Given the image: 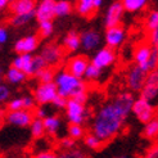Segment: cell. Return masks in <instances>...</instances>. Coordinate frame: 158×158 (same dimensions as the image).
I'll use <instances>...</instances> for the list:
<instances>
[{
  "label": "cell",
  "instance_id": "32",
  "mask_svg": "<svg viewBox=\"0 0 158 158\" xmlns=\"http://www.w3.org/2000/svg\"><path fill=\"white\" fill-rule=\"evenodd\" d=\"M36 77L39 78L40 82H52V81H54L55 75H54V71L50 67L46 66L41 71H39V72L36 73Z\"/></svg>",
  "mask_w": 158,
  "mask_h": 158
},
{
  "label": "cell",
  "instance_id": "6",
  "mask_svg": "<svg viewBox=\"0 0 158 158\" xmlns=\"http://www.w3.org/2000/svg\"><path fill=\"white\" fill-rule=\"evenodd\" d=\"M132 113L136 116V118L143 122V123H147L148 121H151L152 118L154 117V107H153V103H151L149 100L144 99V98H139V99H135L132 104Z\"/></svg>",
  "mask_w": 158,
  "mask_h": 158
},
{
  "label": "cell",
  "instance_id": "41",
  "mask_svg": "<svg viewBox=\"0 0 158 158\" xmlns=\"http://www.w3.org/2000/svg\"><path fill=\"white\" fill-rule=\"evenodd\" d=\"M60 145H62L63 148L68 149V151H69V149H73V147H75V139H73V138H71V136L62 139Z\"/></svg>",
  "mask_w": 158,
  "mask_h": 158
},
{
  "label": "cell",
  "instance_id": "1",
  "mask_svg": "<svg viewBox=\"0 0 158 158\" xmlns=\"http://www.w3.org/2000/svg\"><path fill=\"white\" fill-rule=\"evenodd\" d=\"M134 102L132 94H118L98 110L93 123V132L103 141L113 139L123 129L129 114L132 112Z\"/></svg>",
  "mask_w": 158,
  "mask_h": 158
},
{
  "label": "cell",
  "instance_id": "9",
  "mask_svg": "<svg viewBox=\"0 0 158 158\" xmlns=\"http://www.w3.org/2000/svg\"><path fill=\"white\" fill-rule=\"evenodd\" d=\"M114 62H116V53L112 48H109V46L99 49L95 54H94V57L91 59L93 64H95L97 67H99L102 69L110 67Z\"/></svg>",
  "mask_w": 158,
  "mask_h": 158
},
{
  "label": "cell",
  "instance_id": "38",
  "mask_svg": "<svg viewBox=\"0 0 158 158\" xmlns=\"http://www.w3.org/2000/svg\"><path fill=\"white\" fill-rule=\"evenodd\" d=\"M23 98H14L9 100L8 103V109L9 110H17V109H23Z\"/></svg>",
  "mask_w": 158,
  "mask_h": 158
},
{
  "label": "cell",
  "instance_id": "17",
  "mask_svg": "<svg viewBox=\"0 0 158 158\" xmlns=\"http://www.w3.org/2000/svg\"><path fill=\"white\" fill-rule=\"evenodd\" d=\"M36 5V0H13L9 4V9L13 14H22L35 10Z\"/></svg>",
  "mask_w": 158,
  "mask_h": 158
},
{
  "label": "cell",
  "instance_id": "3",
  "mask_svg": "<svg viewBox=\"0 0 158 158\" xmlns=\"http://www.w3.org/2000/svg\"><path fill=\"white\" fill-rule=\"evenodd\" d=\"M66 114L71 123L82 125L88 117V110L84 103L76 100L75 98H69L66 104Z\"/></svg>",
  "mask_w": 158,
  "mask_h": 158
},
{
  "label": "cell",
  "instance_id": "27",
  "mask_svg": "<svg viewBox=\"0 0 158 158\" xmlns=\"http://www.w3.org/2000/svg\"><path fill=\"white\" fill-rule=\"evenodd\" d=\"M72 12V4L69 0H57L55 2V17H66Z\"/></svg>",
  "mask_w": 158,
  "mask_h": 158
},
{
  "label": "cell",
  "instance_id": "16",
  "mask_svg": "<svg viewBox=\"0 0 158 158\" xmlns=\"http://www.w3.org/2000/svg\"><path fill=\"white\" fill-rule=\"evenodd\" d=\"M80 36H81V46L86 52L95 50L102 43L100 35L97 32V31H93V30L85 31V32H82Z\"/></svg>",
  "mask_w": 158,
  "mask_h": 158
},
{
  "label": "cell",
  "instance_id": "28",
  "mask_svg": "<svg viewBox=\"0 0 158 158\" xmlns=\"http://www.w3.org/2000/svg\"><path fill=\"white\" fill-rule=\"evenodd\" d=\"M143 135L147 139H156L158 136V118H152L151 121H148L144 126Z\"/></svg>",
  "mask_w": 158,
  "mask_h": 158
},
{
  "label": "cell",
  "instance_id": "11",
  "mask_svg": "<svg viewBox=\"0 0 158 158\" xmlns=\"http://www.w3.org/2000/svg\"><path fill=\"white\" fill-rule=\"evenodd\" d=\"M55 2L57 0H40L35 9V18L37 22L52 21L55 17Z\"/></svg>",
  "mask_w": 158,
  "mask_h": 158
},
{
  "label": "cell",
  "instance_id": "7",
  "mask_svg": "<svg viewBox=\"0 0 158 158\" xmlns=\"http://www.w3.org/2000/svg\"><path fill=\"white\" fill-rule=\"evenodd\" d=\"M5 120L8 123H10L17 127H27L34 121V113L31 109H17V110H9L5 116Z\"/></svg>",
  "mask_w": 158,
  "mask_h": 158
},
{
  "label": "cell",
  "instance_id": "14",
  "mask_svg": "<svg viewBox=\"0 0 158 158\" xmlns=\"http://www.w3.org/2000/svg\"><path fill=\"white\" fill-rule=\"evenodd\" d=\"M41 55L43 58L45 59V62L48 63V66H57L58 63L62 59V55L63 52L59 48L58 45H54V44H49V45H45L43 50H41Z\"/></svg>",
  "mask_w": 158,
  "mask_h": 158
},
{
  "label": "cell",
  "instance_id": "30",
  "mask_svg": "<svg viewBox=\"0 0 158 158\" xmlns=\"http://www.w3.org/2000/svg\"><path fill=\"white\" fill-rule=\"evenodd\" d=\"M102 73H103L102 72V68L97 67L95 64H93V63H89L88 68H86V71H85L84 77L89 81H97L102 77Z\"/></svg>",
  "mask_w": 158,
  "mask_h": 158
},
{
  "label": "cell",
  "instance_id": "10",
  "mask_svg": "<svg viewBox=\"0 0 158 158\" xmlns=\"http://www.w3.org/2000/svg\"><path fill=\"white\" fill-rule=\"evenodd\" d=\"M125 8L122 2H114L113 4H110L109 8L107 9L106 17H104V25L106 27H112L120 25V22L122 21L123 13H125Z\"/></svg>",
  "mask_w": 158,
  "mask_h": 158
},
{
  "label": "cell",
  "instance_id": "53",
  "mask_svg": "<svg viewBox=\"0 0 158 158\" xmlns=\"http://www.w3.org/2000/svg\"><path fill=\"white\" fill-rule=\"evenodd\" d=\"M0 46H2V45H0Z\"/></svg>",
  "mask_w": 158,
  "mask_h": 158
},
{
  "label": "cell",
  "instance_id": "37",
  "mask_svg": "<svg viewBox=\"0 0 158 158\" xmlns=\"http://www.w3.org/2000/svg\"><path fill=\"white\" fill-rule=\"evenodd\" d=\"M10 98V89L5 84H0V104L5 103Z\"/></svg>",
  "mask_w": 158,
  "mask_h": 158
},
{
  "label": "cell",
  "instance_id": "13",
  "mask_svg": "<svg viewBox=\"0 0 158 158\" xmlns=\"http://www.w3.org/2000/svg\"><path fill=\"white\" fill-rule=\"evenodd\" d=\"M39 46V37L36 35H28L25 37H21L19 40L15 41L14 50L15 53H32Z\"/></svg>",
  "mask_w": 158,
  "mask_h": 158
},
{
  "label": "cell",
  "instance_id": "36",
  "mask_svg": "<svg viewBox=\"0 0 158 158\" xmlns=\"http://www.w3.org/2000/svg\"><path fill=\"white\" fill-rule=\"evenodd\" d=\"M145 25H147L149 31H152L154 27H157V25H158V10H153L148 14Z\"/></svg>",
  "mask_w": 158,
  "mask_h": 158
},
{
  "label": "cell",
  "instance_id": "2",
  "mask_svg": "<svg viewBox=\"0 0 158 158\" xmlns=\"http://www.w3.org/2000/svg\"><path fill=\"white\" fill-rule=\"evenodd\" d=\"M54 82L57 85L58 94L67 99L76 97L78 93L86 91V85L81 77L75 76L67 69L59 71L54 77Z\"/></svg>",
  "mask_w": 158,
  "mask_h": 158
},
{
  "label": "cell",
  "instance_id": "40",
  "mask_svg": "<svg viewBox=\"0 0 158 158\" xmlns=\"http://www.w3.org/2000/svg\"><path fill=\"white\" fill-rule=\"evenodd\" d=\"M62 157L63 158H84L86 156L80 151H72V149H69L67 153H63Z\"/></svg>",
  "mask_w": 158,
  "mask_h": 158
},
{
  "label": "cell",
  "instance_id": "50",
  "mask_svg": "<svg viewBox=\"0 0 158 158\" xmlns=\"http://www.w3.org/2000/svg\"><path fill=\"white\" fill-rule=\"evenodd\" d=\"M3 125H4V117H3V114H2V113H0V130H2Z\"/></svg>",
  "mask_w": 158,
  "mask_h": 158
},
{
  "label": "cell",
  "instance_id": "23",
  "mask_svg": "<svg viewBox=\"0 0 158 158\" xmlns=\"http://www.w3.org/2000/svg\"><path fill=\"white\" fill-rule=\"evenodd\" d=\"M31 60H32V55H31V53H21V54H18L17 57L14 58L13 66L19 68V69H22L23 72L27 75L28 69H30Z\"/></svg>",
  "mask_w": 158,
  "mask_h": 158
},
{
  "label": "cell",
  "instance_id": "33",
  "mask_svg": "<svg viewBox=\"0 0 158 158\" xmlns=\"http://www.w3.org/2000/svg\"><path fill=\"white\" fill-rule=\"evenodd\" d=\"M102 143H103V140H102L99 136H97L94 132L85 136V145L88 148H90V149H93V151H97V149H99Z\"/></svg>",
  "mask_w": 158,
  "mask_h": 158
},
{
  "label": "cell",
  "instance_id": "49",
  "mask_svg": "<svg viewBox=\"0 0 158 158\" xmlns=\"http://www.w3.org/2000/svg\"><path fill=\"white\" fill-rule=\"evenodd\" d=\"M104 0H94V6H95V9H99V8L103 5Z\"/></svg>",
  "mask_w": 158,
  "mask_h": 158
},
{
  "label": "cell",
  "instance_id": "34",
  "mask_svg": "<svg viewBox=\"0 0 158 158\" xmlns=\"http://www.w3.org/2000/svg\"><path fill=\"white\" fill-rule=\"evenodd\" d=\"M54 31V26L52 21H41L39 22V34L43 37H49Z\"/></svg>",
  "mask_w": 158,
  "mask_h": 158
},
{
  "label": "cell",
  "instance_id": "31",
  "mask_svg": "<svg viewBox=\"0 0 158 158\" xmlns=\"http://www.w3.org/2000/svg\"><path fill=\"white\" fill-rule=\"evenodd\" d=\"M141 68H143L145 72H151V71L158 68V46H154L153 45L151 58H149V60L147 62V64H144Z\"/></svg>",
  "mask_w": 158,
  "mask_h": 158
},
{
  "label": "cell",
  "instance_id": "44",
  "mask_svg": "<svg viewBox=\"0 0 158 158\" xmlns=\"http://www.w3.org/2000/svg\"><path fill=\"white\" fill-rule=\"evenodd\" d=\"M151 43L154 46H158V25L151 31Z\"/></svg>",
  "mask_w": 158,
  "mask_h": 158
},
{
  "label": "cell",
  "instance_id": "48",
  "mask_svg": "<svg viewBox=\"0 0 158 158\" xmlns=\"http://www.w3.org/2000/svg\"><path fill=\"white\" fill-rule=\"evenodd\" d=\"M46 116H48V114H46V110H45L44 108L37 109V112H36V117H39V118H43V120H44V118H45Z\"/></svg>",
  "mask_w": 158,
  "mask_h": 158
},
{
  "label": "cell",
  "instance_id": "24",
  "mask_svg": "<svg viewBox=\"0 0 158 158\" xmlns=\"http://www.w3.org/2000/svg\"><path fill=\"white\" fill-rule=\"evenodd\" d=\"M46 66H48V63L45 62V59L43 58L41 54L34 55L32 60H31V64H30V69L27 72V76H36V73L39 72V71H41Z\"/></svg>",
  "mask_w": 158,
  "mask_h": 158
},
{
  "label": "cell",
  "instance_id": "12",
  "mask_svg": "<svg viewBox=\"0 0 158 158\" xmlns=\"http://www.w3.org/2000/svg\"><path fill=\"white\" fill-rule=\"evenodd\" d=\"M123 40H125V30L120 25L107 27V31H106L107 46H109V48H112V49H116L122 45Z\"/></svg>",
  "mask_w": 158,
  "mask_h": 158
},
{
  "label": "cell",
  "instance_id": "19",
  "mask_svg": "<svg viewBox=\"0 0 158 158\" xmlns=\"http://www.w3.org/2000/svg\"><path fill=\"white\" fill-rule=\"evenodd\" d=\"M63 44L68 52H76L81 46V36L76 31H69L63 40Z\"/></svg>",
  "mask_w": 158,
  "mask_h": 158
},
{
  "label": "cell",
  "instance_id": "45",
  "mask_svg": "<svg viewBox=\"0 0 158 158\" xmlns=\"http://www.w3.org/2000/svg\"><path fill=\"white\" fill-rule=\"evenodd\" d=\"M147 158H158V144L152 147L147 152Z\"/></svg>",
  "mask_w": 158,
  "mask_h": 158
},
{
  "label": "cell",
  "instance_id": "25",
  "mask_svg": "<svg viewBox=\"0 0 158 158\" xmlns=\"http://www.w3.org/2000/svg\"><path fill=\"white\" fill-rule=\"evenodd\" d=\"M122 4H123V8L126 12L136 13L147 6L148 0H122Z\"/></svg>",
  "mask_w": 158,
  "mask_h": 158
},
{
  "label": "cell",
  "instance_id": "29",
  "mask_svg": "<svg viewBox=\"0 0 158 158\" xmlns=\"http://www.w3.org/2000/svg\"><path fill=\"white\" fill-rule=\"evenodd\" d=\"M30 127H31V134H32V136L34 138H41L44 135V132H45V126H44V120L43 118H34V121L31 122L30 125Z\"/></svg>",
  "mask_w": 158,
  "mask_h": 158
},
{
  "label": "cell",
  "instance_id": "26",
  "mask_svg": "<svg viewBox=\"0 0 158 158\" xmlns=\"http://www.w3.org/2000/svg\"><path fill=\"white\" fill-rule=\"evenodd\" d=\"M32 18H35V10L28 12V13H22V14H13L10 23L14 27H22L27 25L28 22H31Z\"/></svg>",
  "mask_w": 158,
  "mask_h": 158
},
{
  "label": "cell",
  "instance_id": "5",
  "mask_svg": "<svg viewBox=\"0 0 158 158\" xmlns=\"http://www.w3.org/2000/svg\"><path fill=\"white\" fill-rule=\"evenodd\" d=\"M140 91L141 98L149 100L151 103L158 102V68L148 72L147 81Z\"/></svg>",
  "mask_w": 158,
  "mask_h": 158
},
{
  "label": "cell",
  "instance_id": "35",
  "mask_svg": "<svg viewBox=\"0 0 158 158\" xmlns=\"http://www.w3.org/2000/svg\"><path fill=\"white\" fill-rule=\"evenodd\" d=\"M68 135L71 138H73L75 140L82 138L84 136V129H82V126L78 125V123H71L69 127H68Z\"/></svg>",
  "mask_w": 158,
  "mask_h": 158
},
{
  "label": "cell",
  "instance_id": "20",
  "mask_svg": "<svg viewBox=\"0 0 158 158\" xmlns=\"http://www.w3.org/2000/svg\"><path fill=\"white\" fill-rule=\"evenodd\" d=\"M26 77H27V75L23 72L22 69L14 67V66H12L9 69L6 71V73H5L6 81L9 84H13V85H18V84L23 82L26 80Z\"/></svg>",
  "mask_w": 158,
  "mask_h": 158
},
{
  "label": "cell",
  "instance_id": "15",
  "mask_svg": "<svg viewBox=\"0 0 158 158\" xmlns=\"http://www.w3.org/2000/svg\"><path fill=\"white\" fill-rule=\"evenodd\" d=\"M88 66H89L88 58L82 57V55H77V57L71 58L69 62L67 63V71H69V72L73 73L75 76L82 78Z\"/></svg>",
  "mask_w": 158,
  "mask_h": 158
},
{
  "label": "cell",
  "instance_id": "18",
  "mask_svg": "<svg viewBox=\"0 0 158 158\" xmlns=\"http://www.w3.org/2000/svg\"><path fill=\"white\" fill-rule=\"evenodd\" d=\"M152 49H153V45L149 46V45H140L136 48L135 54H134V58H135L136 64H139L140 67H143L144 64H147V62L149 60L152 55Z\"/></svg>",
  "mask_w": 158,
  "mask_h": 158
},
{
  "label": "cell",
  "instance_id": "4",
  "mask_svg": "<svg viewBox=\"0 0 158 158\" xmlns=\"http://www.w3.org/2000/svg\"><path fill=\"white\" fill-rule=\"evenodd\" d=\"M57 95H58L57 85H55L54 81H52V82H40V85L35 90L34 98L36 100V103L45 106V104L53 103V100L57 98Z\"/></svg>",
  "mask_w": 158,
  "mask_h": 158
},
{
  "label": "cell",
  "instance_id": "21",
  "mask_svg": "<svg viewBox=\"0 0 158 158\" xmlns=\"http://www.w3.org/2000/svg\"><path fill=\"white\" fill-rule=\"evenodd\" d=\"M76 10L82 17H91L94 10H97L94 6V0H76Z\"/></svg>",
  "mask_w": 158,
  "mask_h": 158
},
{
  "label": "cell",
  "instance_id": "39",
  "mask_svg": "<svg viewBox=\"0 0 158 158\" xmlns=\"http://www.w3.org/2000/svg\"><path fill=\"white\" fill-rule=\"evenodd\" d=\"M67 98H64V97H62V95H57V98H55L54 100H53V106L55 107V108H59V109H62V108H66V104H67Z\"/></svg>",
  "mask_w": 158,
  "mask_h": 158
},
{
  "label": "cell",
  "instance_id": "43",
  "mask_svg": "<svg viewBox=\"0 0 158 158\" xmlns=\"http://www.w3.org/2000/svg\"><path fill=\"white\" fill-rule=\"evenodd\" d=\"M9 39V34H8V30L5 27H0V45H3L8 41Z\"/></svg>",
  "mask_w": 158,
  "mask_h": 158
},
{
  "label": "cell",
  "instance_id": "42",
  "mask_svg": "<svg viewBox=\"0 0 158 158\" xmlns=\"http://www.w3.org/2000/svg\"><path fill=\"white\" fill-rule=\"evenodd\" d=\"M35 98H31L28 95L23 97V107H25V109H32L35 107Z\"/></svg>",
  "mask_w": 158,
  "mask_h": 158
},
{
  "label": "cell",
  "instance_id": "47",
  "mask_svg": "<svg viewBox=\"0 0 158 158\" xmlns=\"http://www.w3.org/2000/svg\"><path fill=\"white\" fill-rule=\"evenodd\" d=\"M13 0H0V10H4L6 6H9V4Z\"/></svg>",
  "mask_w": 158,
  "mask_h": 158
},
{
  "label": "cell",
  "instance_id": "8",
  "mask_svg": "<svg viewBox=\"0 0 158 158\" xmlns=\"http://www.w3.org/2000/svg\"><path fill=\"white\" fill-rule=\"evenodd\" d=\"M147 76L148 72L141 68L139 64L134 66L132 68L129 69L127 76H126V82H127V86L132 90V91H138L141 90L143 86L147 81Z\"/></svg>",
  "mask_w": 158,
  "mask_h": 158
},
{
  "label": "cell",
  "instance_id": "51",
  "mask_svg": "<svg viewBox=\"0 0 158 158\" xmlns=\"http://www.w3.org/2000/svg\"><path fill=\"white\" fill-rule=\"evenodd\" d=\"M2 81H3V77H2V75H0V84H2Z\"/></svg>",
  "mask_w": 158,
  "mask_h": 158
},
{
  "label": "cell",
  "instance_id": "46",
  "mask_svg": "<svg viewBox=\"0 0 158 158\" xmlns=\"http://www.w3.org/2000/svg\"><path fill=\"white\" fill-rule=\"evenodd\" d=\"M36 157L37 158H55L57 156H55V153H53V152H40Z\"/></svg>",
  "mask_w": 158,
  "mask_h": 158
},
{
  "label": "cell",
  "instance_id": "52",
  "mask_svg": "<svg viewBox=\"0 0 158 158\" xmlns=\"http://www.w3.org/2000/svg\"><path fill=\"white\" fill-rule=\"evenodd\" d=\"M2 72H3V69H2V67H0V75H2Z\"/></svg>",
  "mask_w": 158,
  "mask_h": 158
},
{
  "label": "cell",
  "instance_id": "22",
  "mask_svg": "<svg viewBox=\"0 0 158 158\" xmlns=\"http://www.w3.org/2000/svg\"><path fill=\"white\" fill-rule=\"evenodd\" d=\"M44 126H45V131L50 134V135H57L62 122H60V118L57 116H46L44 118Z\"/></svg>",
  "mask_w": 158,
  "mask_h": 158
}]
</instances>
